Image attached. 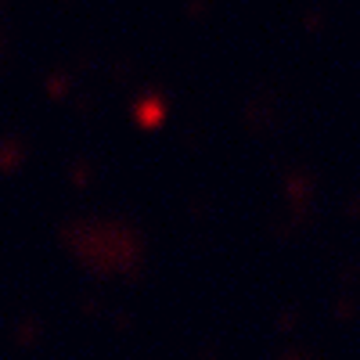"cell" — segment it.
I'll return each instance as SVG.
<instances>
[{"label": "cell", "mask_w": 360, "mask_h": 360, "mask_svg": "<svg viewBox=\"0 0 360 360\" xmlns=\"http://www.w3.org/2000/svg\"><path fill=\"white\" fill-rule=\"evenodd\" d=\"M69 245L98 270H130L137 259V238L123 224H76Z\"/></svg>", "instance_id": "6da1fadb"}]
</instances>
